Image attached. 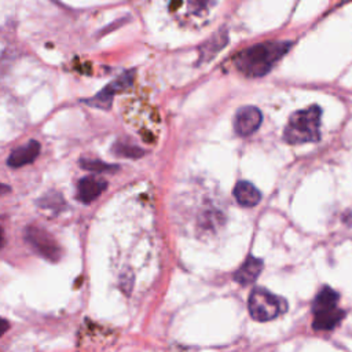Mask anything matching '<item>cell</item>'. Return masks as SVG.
Here are the masks:
<instances>
[{
    "label": "cell",
    "mask_w": 352,
    "mask_h": 352,
    "mask_svg": "<svg viewBox=\"0 0 352 352\" xmlns=\"http://www.w3.org/2000/svg\"><path fill=\"white\" fill-rule=\"evenodd\" d=\"M290 45V41H267L252 45L235 56V66L246 77L265 76L287 54Z\"/></svg>",
    "instance_id": "6da1fadb"
},
{
    "label": "cell",
    "mask_w": 352,
    "mask_h": 352,
    "mask_svg": "<svg viewBox=\"0 0 352 352\" xmlns=\"http://www.w3.org/2000/svg\"><path fill=\"white\" fill-rule=\"evenodd\" d=\"M320 116L322 110L315 104L294 111L285 126L283 139L290 144H301L319 140Z\"/></svg>",
    "instance_id": "7a4b0ae2"
},
{
    "label": "cell",
    "mask_w": 352,
    "mask_h": 352,
    "mask_svg": "<svg viewBox=\"0 0 352 352\" xmlns=\"http://www.w3.org/2000/svg\"><path fill=\"white\" fill-rule=\"evenodd\" d=\"M338 293L329 286H324L312 302L315 330H331L344 316V311L338 309Z\"/></svg>",
    "instance_id": "3957f363"
},
{
    "label": "cell",
    "mask_w": 352,
    "mask_h": 352,
    "mask_svg": "<svg viewBox=\"0 0 352 352\" xmlns=\"http://www.w3.org/2000/svg\"><path fill=\"white\" fill-rule=\"evenodd\" d=\"M249 312L254 320L267 322L286 311V301L264 287H254L249 297Z\"/></svg>",
    "instance_id": "277c9868"
},
{
    "label": "cell",
    "mask_w": 352,
    "mask_h": 352,
    "mask_svg": "<svg viewBox=\"0 0 352 352\" xmlns=\"http://www.w3.org/2000/svg\"><path fill=\"white\" fill-rule=\"evenodd\" d=\"M26 243L43 258L56 263L62 257V248L56 239L44 228L38 226H28L23 232Z\"/></svg>",
    "instance_id": "5b68a950"
},
{
    "label": "cell",
    "mask_w": 352,
    "mask_h": 352,
    "mask_svg": "<svg viewBox=\"0 0 352 352\" xmlns=\"http://www.w3.org/2000/svg\"><path fill=\"white\" fill-rule=\"evenodd\" d=\"M133 76H135L133 70H128V72L122 73L116 80H113L109 85H106L103 89H100L95 96L84 99L82 102H85L88 106H94V107H99V109H109L111 106L114 95L117 92L125 91L128 87L132 85Z\"/></svg>",
    "instance_id": "8992f818"
},
{
    "label": "cell",
    "mask_w": 352,
    "mask_h": 352,
    "mask_svg": "<svg viewBox=\"0 0 352 352\" xmlns=\"http://www.w3.org/2000/svg\"><path fill=\"white\" fill-rule=\"evenodd\" d=\"M261 120L263 116L257 107L243 106L234 117V129L239 136H249L258 129Z\"/></svg>",
    "instance_id": "52a82bcc"
},
{
    "label": "cell",
    "mask_w": 352,
    "mask_h": 352,
    "mask_svg": "<svg viewBox=\"0 0 352 352\" xmlns=\"http://www.w3.org/2000/svg\"><path fill=\"white\" fill-rule=\"evenodd\" d=\"M107 187V182L96 176L81 177L77 183V198L82 204H89L95 201Z\"/></svg>",
    "instance_id": "ba28073f"
},
{
    "label": "cell",
    "mask_w": 352,
    "mask_h": 352,
    "mask_svg": "<svg viewBox=\"0 0 352 352\" xmlns=\"http://www.w3.org/2000/svg\"><path fill=\"white\" fill-rule=\"evenodd\" d=\"M40 148H41V146L37 140H30L25 146L16 147L8 155V160H7L8 166L21 168V166H25L28 164H32L37 158V155L40 154Z\"/></svg>",
    "instance_id": "9c48e42d"
},
{
    "label": "cell",
    "mask_w": 352,
    "mask_h": 352,
    "mask_svg": "<svg viewBox=\"0 0 352 352\" xmlns=\"http://www.w3.org/2000/svg\"><path fill=\"white\" fill-rule=\"evenodd\" d=\"M234 197L239 205L248 206V208L257 205L261 199L260 191L254 187V184L246 180H241L235 184Z\"/></svg>",
    "instance_id": "30bf717a"
},
{
    "label": "cell",
    "mask_w": 352,
    "mask_h": 352,
    "mask_svg": "<svg viewBox=\"0 0 352 352\" xmlns=\"http://www.w3.org/2000/svg\"><path fill=\"white\" fill-rule=\"evenodd\" d=\"M261 270H263V261L257 257L249 256L243 261V264L238 268L234 278L241 285H249V283H253L257 279Z\"/></svg>",
    "instance_id": "8fae6325"
},
{
    "label": "cell",
    "mask_w": 352,
    "mask_h": 352,
    "mask_svg": "<svg viewBox=\"0 0 352 352\" xmlns=\"http://www.w3.org/2000/svg\"><path fill=\"white\" fill-rule=\"evenodd\" d=\"M37 205L43 209H48V210H52L55 213H59L60 210L65 209V201H63L62 195L56 191H50L45 195H43L38 199Z\"/></svg>",
    "instance_id": "7c38bea8"
},
{
    "label": "cell",
    "mask_w": 352,
    "mask_h": 352,
    "mask_svg": "<svg viewBox=\"0 0 352 352\" xmlns=\"http://www.w3.org/2000/svg\"><path fill=\"white\" fill-rule=\"evenodd\" d=\"M80 166L85 170H91L95 173H103V172H116L118 169L117 165L107 164L102 160H94V158H81Z\"/></svg>",
    "instance_id": "4fadbf2b"
},
{
    "label": "cell",
    "mask_w": 352,
    "mask_h": 352,
    "mask_svg": "<svg viewBox=\"0 0 352 352\" xmlns=\"http://www.w3.org/2000/svg\"><path fill=\"white\" fill-rule=\"evenodd\" d=\"M113 153L120 157H126V158H139L144 154V151L133 144L125 143V142H117L113 144Z\"/></svg>",
    "instance_id": "5bb4252c"
},
{
    "label": "cell",
    "mask_w": 352,
    "mask_h": 352,
    "mask_svg": "<svg viewBox=\"0 0 352 352\" xmlns=\"http://www.w3.org/2000/svg\"><path fill=\"white\" fill-rule=\"evenodd\" d=\"M214 1L216 0H188V6L194 14L201 15V14H205L208 10H210Z\"/></svg>",
    "instance_id": "9a60e30c"
},
{
    "label": "cell",
    "mask_w": 352,
    "mask_h": 352,
    "mask_svg": "<svg viewBox=\"0 0 352 352\" xmlns=\"http://www.w3.org/2000/svg\"><path fill=\"white\" fill-rule=\"evenodd\" d=\"M8 327H10V323L4 318L0 316V337L8 330Z\"/></svg>",
    "instance_id": "2e32d148"
},
{
    "label": "cell",
    "mask_w": 352,
    "mask_h": 352,
    "mask_svg": "<svg viewBox=\"0 0 352 352\" xmlns=\"http://www.w3.org/2000/svg\"><path fill=\"white\" fill-rule=\"evenodd\" d=\"M11 191V187L8 184H4V183H0V195H4L7 192Z\"/></svg>",
    "instance_id": "e0dca14e"
},
{
    "label": "cell",
    "mask_w": 352,
    "mask_h": 352,
    "mask_svg": "<svg viewBox=\"0 0 352 352\" xmlns=\"http://www.w3.org/2000/svg\"><path fill=\"white\" fill-rule=\"evenodd\" d=\"M4 246V231L3 228L0 227V249Z\"/></svg>",
    "instance_id": "ac0fdd59"
}]
</instances>
